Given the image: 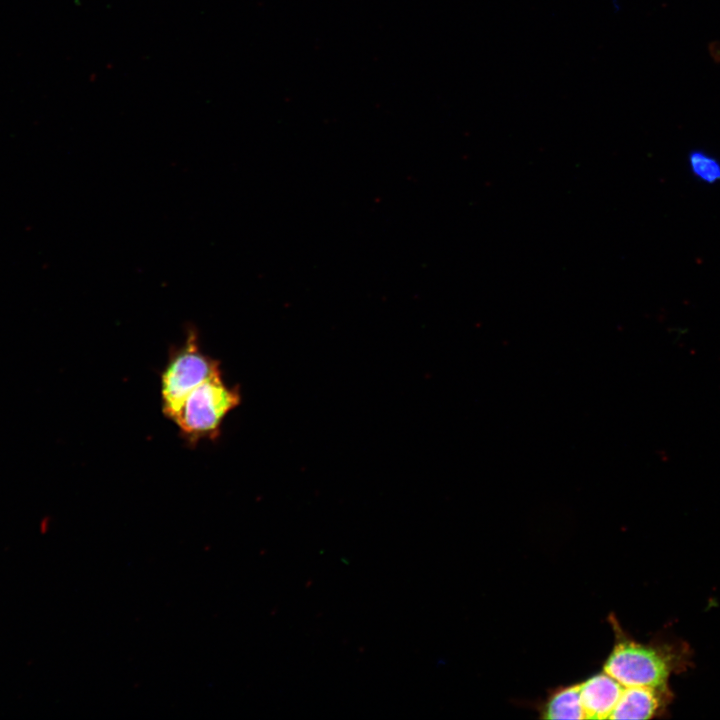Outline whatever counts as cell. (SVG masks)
<instances>
[{"label": "cell", "instance_id": "cell-1", "mask_svg": "<svg viewBox=\"0 0 720 720\" xmlns=\"http://www.w3.org/2000/svg\"><path fill=\"white\" fill-rule=\"evenodd\" d=\"M615 641L603 671L624 686L667 687L670 675L681 665V655L666 644H642L630 638L610 615Z\"/></svg>", "mask_w": 720, "mask_h": 720}, {"label": "cell", "instance_id": "cell-2", "mask_svg": "<svg viewBox=\"0 0 720 720\" xmlns=\"http://www.w3.org/2000/svg\"><path fill=\"white\" fill-rule=\"evenodd\" d=\"M239 386H228L222 373L194 388L170 419L190 445L214 440L220 434L224 418L241 403Z\"/></svg>", "mask_w": 720, "mask_h": 720}, {"label": "cell", "instance_id": "cell-3", "mask_svg": "<svg viewBox=\"0 0 720 720\" xmlns=\"http://www.w3.org/2000/svg\"><path fill=\"white\" fill-rule=\"evenodd\" d=\"M220 362L204 353L194 328L187 332L185 341L170 351L161 372L160 395L163 414L171 419L183 399L198 385L220 374Z\"/></svg>", "mask_w": 720, "mask_h": 720}, {"label": "cell", "instance_id": "cell-4", "mask_svg": "<svg viewBox=\"0 0 720 720\" xmlns=\"http://www.w3.org/2000/svg\"><path fill=\"white\" fill-rule=\"evenodd\" d=\"M580 684V700L585 719H608L616 706L624 685L602 671Z\"/></svg>", "mask_w": 720, "mask_h": 720}, {"label": "cell", "instance_id": "cell-5", "mask_svg": "<svg viewBox=\"0 0 720 720\" xmlns=\"http://www.w3.org/2000/svg\"><path fill=\"white\" fill-rule=\"evenodd\" d=\"M668 687L624 686L608 719H651L663 711Z\"/></svg>", "mask_w": 720, "mask_h": 720}, {"label": "cell", "instance_id": "cell-6", "mask_svg": "<svg viewBox=\"0 0 720 720\" xmlns=\"http://www.w3.org/2000/svg\"><path fill=\"white\" fill-rule=\"evenodd\" d=\"M538 711L542 719H585L580 700V684L552 690Z\"/></svg>", "mask_w": 720, "mask_h": 720}, {"label": "cell", "instance_id": "cell-7", "mask_svg": "<svg viewBox=\"0 0 720 720\" xmlns=\"http://www.w3.org/2000/svg\"><path fill=\"white\" fill-rule=\"evenodd\" d=\"M689 173L700 183H720V159L704 149L695 148L687 154Z\"/></svg>", "mask_w": 720, "mask_h": 720}, {"label": "cell", "instance_id": "cell-8", "mask_svg": "<svg viewBox=\"0 0 720 720\" xmlns=\"http://www.w3.org/2000/svg\"><path fill=\"white\" fill-rule=\"evenodd\" d=\"M49 527H50V519L49 518L42 519V521L40 523L41 532L45 533L46 531H48Z\"/></svg>", "mask_w": 720, "mask_h": 720}]
</instances>
